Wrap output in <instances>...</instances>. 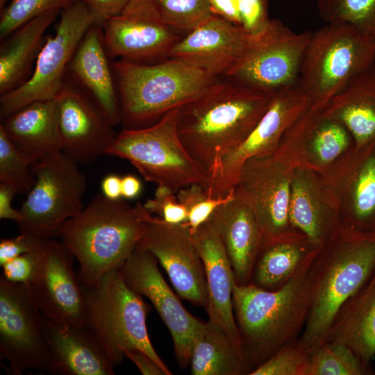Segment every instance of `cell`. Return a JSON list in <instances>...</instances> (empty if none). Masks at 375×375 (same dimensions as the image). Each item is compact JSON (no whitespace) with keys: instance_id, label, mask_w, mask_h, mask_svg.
I'll return each mask as SVG.
<instances>
[{"instance_id":"6da1fadb","label":"cell","mask_w":375,"mask_h":375,"mask_svg":"<svg viewBox=\"0 0 375 375\" xmlns=\"http://www.w3.org/2000/svg\"><path fill=\"white\" fill-rule=\"evenodd\" d=\"M315 258L275 290L235 282L234 315L251 372L278 350L299 340L311 304Z\"/></svg>"},{"instance_id":"7a4b0ae2","label":"cell","mask_w":375,"mask_h":375,"mask_svg":"<svg viewBox=\"0 0 375 375\" xmlns=\"http://www.w3.org/2000/svg\"><path fill=\"white\" fill-rule=\"evenodd\" d=\"M274 94L235 80L219 81L205 94L180 107V139L207 175L221 156L251 132L269 108Z\"/></svg>"},{"instance_id":"3957f363","label":"cell","mask_w":375,"mask_h":375,"mask_svg":"<svg viewBox=\"0 0 375 375\" xmlns=\"http://www.w3.org/2000/svg\"><path fill=\"white\" fill-rule=\"evenodd\" d=\"M152 215L138 203L94 197L61 227L59 237L78 263V276L86 287L119 269L144 235Z\"/></svg>"},{"instance_id":"277c9868","label":"cell","mask_w":375,"mask_h":375,"mask_svg":"<svg viewBox=\"0 0 375 375\" xmlns=\"http://www.w3.org/2000/svg\"><path fill=\"white\" fill-rule=\"evenodd\" d=\"M310 308L299 344L309 354L322 345L340 308L375 273V231L342 224L313 261Z\"/></svg>"},{"instance_id":"5b68a950","label":"cell","mask_w":375,"mask_h":375,"mask_svg":"<svg viewBox=\"0 0 375 375\" xmlns=\"http://www.w3.org/2000/svg\"><path fill=\"white\" fill-rule=\"evenodd\" d=\"M121 122L144 127L169 110L205 94L219 80L185 62L168 58L154 64L119 60L114 63Z\"/></svg>"},{"instance_id":"8992f818","label":"cell","mask_w":375,"mask_h":375,"mask_svg":"<svg viewBox=\"0 0 375 375\" xmlns=\"http://www.w3.org/2000/svg\"><path fill=\"white\" fill-rule=\"evenodd\" d=\"M375 66V39L347 24L312 32L297 84L310 108L323 110L354 78Z\"/></svg>"},{"instance_id":"52a82bcc","label":"cell","mask_w":375,"mask_h":375,"mask_svg":"<svg viewBox=\"0 0 375 375\" xmlns=\"http://www.w3.org/2000/svg\"><path fill=\"white\" fill-rule=\"evenodd\" d=\"M299 165H305L300 117L274 151L249 159L240 170L234 189L253 211L264 241L296 231L290 225L288 209L292 176Z\"/></svg>"},{"instance_id":"ba28073f","label":"cell","mask_w":375,"mask_h":375,"mask_svg":"<svg viewBox=\"0 0 375 375\" xmlns=\"http://www.w3.org/2000/svg\"><path fill=\"white\" fill-rule=\"evenodd\" d=\"M83 288L87 326L116 365L123 360L125 351L138 349L153 358L167 375L172 374L150 341L147 326L148 305L126 283L119 269L107 273L97 285Z\"/></svg>"},{"instance_id":"9c48e42d","label":"cell","mask_w":375,"mask_h":375,"mask_svg":"<svg viewBox=\"0 0 375 375\" xmlns=\"http://www.w3.org/2000/svg\"><path fill=\"white\" fill-rule=\"evenodd\" d=\"M180 107L152 125L124 128L106 154L129 161L147 181L174 192L192 184L204 188L208 175L184 147L178 132Z\"/></svg>"},{"instance_id":"30bf717a","label":"cell","mask_w":375,"mask_h":375,"mask_svg":"<svg viewBox=\"0 0 375 375\" xmlns=\"http://www.w3.org/2000/svg\"><path fill=\"white\" fill-rule=\"evenodd\" d=\"M78 164L60 151L31 165L35 181L19 209V233L58 237L63 224L83 210L87 179Z\"/></svg>"},{"instance_id":"8fae6325","label":"cell","mask_w":375,"mask_h":375,"mask_svg":"<svg viewBox=\"0 0 375 375\" xmlns=\"http://www.w3.org/2000/svg\"><path fill=\"white\" fill-rule=\"evenodd\" d=\"M94 25L86 0H78L61 11L53 35L47 37L31 77L20 87L1 95L3 119L37 101L56 97L64 74L82 38Z\"/></svg>"},{"instance_id":"7c38bea8","label":"cell","mask_w":375,"mask_h":375,"mask_svg":"<svg viewBox=\"0 0 375 375\" xmlns=\"http://www.w3.org/2000/svg\"><path fill=\"white\" fill-rule=\"evenodd\" d=\"M309 108L310 103L297 84L276 91L271 104L251 132L215 162L204 188L211 197H224L235 188L249 159L274 151L288 129Z\"/></svg>"},{"instance_id":"4fadbf2b","label":"cell","mask_w":375,"mask_h":375,"mask_svg":"<svg viewBox=\"0 0 375 375\" xmlns=\"http://www.w3.org/2000/svg\"><path fill=\"white\" fill-rule=\"evenodd\" d=\"M74 259L62 241L42 239L36 247L35 271L26 285L44 317L87 326L85 290L74 268Z\"/></svg>"},{"instance_id":"5bb4252c","label":"cell","mask_w":375,"mask_h":375,"mask_svg":"<svg viewBox=\"0 0 375 375\" xmlns=\"http://www.w3.org/2000/svg\"><path fill=\"white\" fill-rule=\"evenodd\" d=\"M44 317L26 285L0 278V353L8 372L46 371Z\"/></svg>"},{"instance_id":"9a60e30c","label":"cell","mask_w":375,"mask_h":375,"mask_svg":"<svg viewBox=\"0 0 375 375\" xmlns=\"http://www.w3.org/2000/svg\"><path fill=\"white\" fill-rule=\"evenodd\" d=\"M312 33H295L273 19L262 40L226 76L269 93L295 85Z\"/></svg>"},{"instance_id":"2e32d148","label":"cell","mask_w":375,"mask_h":375,"mask_svg":"<svg viewBox=\"0 0 375 375\" xmlns=\"http://www.w3.org/2000/svg\"><path fill=\"white\" fill-rule=\"evenodd\" d=\"M119 269L126 283L152 303L171 333L180 367H186L205 322L184 308L160 273L158 260L149 251L136 247Z\"/></svg>"},{"instance_id":"e0dca14e","label":"cell","mask_w":375,"mask_h":375,"mask_svg":"<svg viewBox=\"0 0 375 375\" xmlns=\"http://www.w3.org/2000/svg\"><path fill=\"white\" fill-rule=\"evenodd\" d=\"M101 27L108 56L136 63L168 58L181 39L162 19L153 0H131Z\"/></svg>"},{"instance_id":"ac0fdd59","label":"cell","mask_w":375,"mask_h":375,"mask_svg":"<svg viewBox=\"0 0 375 375\" xmlns=\"http://www.w3.org/2000/svg\"><path fill=\"white\" fill-rule=\"evenodd\" d=\"M317 173L342 223L360 231H375V142L358 149L353 147Z\"/></svg>"},{"instance_id":"d6986e66","label":"cell","mask_w":375,"mask_h":375,"mask_svg":"<svg viewBox=\"0 0 375 375\" xmlns=\"http://www.w3.org/2000/svg\"><path fill=\"white\" fill-rule=\"evenodd\" d=\"M137 247L156 258L181 297L197 306L206 308L205 268L186 222L172 224L152 217Z\"/></svg>"},{"instance_id":"ffe728a7","label":"cell","mask_w":375,"mask_h":375,"mask_svg":"<svg viewBox=\"0 0 375 375\" xmlns=\"http://www.w3.org/2000/svg\"><path fill=\"white\" fill-rule=\"evenodd\" d=\"M269 28L253 35L241 26L213 15L181 38L168 58L188 63L212 76H226Z\"/></svg>"},{"instance_id":"44dd1931","label":"cell","mask_w":375,"mask_h":375,"mask_svg":"<svg viewBox=\"0 0 375 375\" xmlns=\"http://www.w3.org/2000/svg\"><path fill=\"white\" fill-rule=\"evenodd\" d=\"M56 100L62 151L82 164L106 154L117 134L96 103L65 83Z\"/></svg>"},{"instance_id":"7402d4cb","label":"cell","mask_w":375,"mask_h":375,"mask_svg":"<svg viewBox=\"0 0 375 375\" xmlns=\"http://www.w3.org/2000/svg\"><path fill=\"white\" fill-rule=\"evenodd\" d=\"M46 371L53 375H112L116 366L88 326L61 324L44 317Z\"/></svg>"},{"instance_id":"603a6c76","label":"cell","mask_w":375,"mask_h":375,"mask_svg":"<svg viewBox=\"0 0 375 375\" xmlns=\"http://www.w3.org/2000/svg\"><path fill=\"white\" fill-rule=\"evenodd\" d=\"M206 222L222 242L235 283H250L264 241L263 233L250 206L234 189L233 197L217 207Z\"/></svg>"},{"instance_id":"cb8c5ba5","label":"cell","mask_w":375,"mask_h":375,"mask_svg":"<svg viewBox=\"0 0 375 375\" xmlns=\"http://www.w3.org/2000/svg\"><path fill=\"white\" fill-rule=\"evenodd\" d=\"M288 214L292 228L316 247L326 243L342 224L318 173L305 165H298L294 171Z\"/></svg>"},{"instance_id":"d4e9b609","label":"cell","mask_w":375,"mask_h":375,"mask_svg":"<svg viewBox=\"0 0 375 375\" xmlns=\"http://www.w3.org/2000/svg\"><path fill=\"white\" fill-rule=\"evenodd\" d=\"M192 235L205 268L208 322L224 330L242 350L233 301L235 279L226 250L207 222Z\"/></svg>"},{"instance_id":"484cf974","label":"cell","mask_w":375,"mask_h":375,"mask_svg":"<svg viewBox=\"0 0 375 375\" xmlns=\"http://www.w3.org/2000/svg\"><path fill=\"white\" fill-rule=\"evenodd\" d=\"M1 120L0 126L31 165L62 151L56 98L32 102Z\"/></svg>"},{"instance_id":"4316f807","label":"cell","mask_w":375,"mask_h":375,"mask_svg":"<svg viewBox=\"0 0 375 375\" xmlns=\"http://www.w3.org/2000/svg\"><path fill=\"white\" fill-rule=\"evenodd\" d=\"M107 56L101 27L94 24L82 38L68 68L114 126L121 122L120 108Z\"/></svg>"},{"instance_id":"83f0119b","label":"cell","mask_w":375,"mask_h":375,"mask_svg":"<svg viewBox=\"0 0 375 375\" xmlns=\"http://www.w3.org/2000/svg\"><path fill=\"white\" fill-rule=\"evenodd\" d=\"M323 246L313 245L298 231L263 241L254 265L251 283L266 290L281 288L312 260Z\"/></svg>"},{"instance_id":"f1b7e54d","label":"cell","mask_w":375,"mask_h":375,"mask_svg":"<svg viewBox=\"0 0 375 375\" xmlns=\"http://www.w3.org/2000/svg\"><path fill=\"white\" fill-rule=\"evenodd\" d=\"M58 13L38 16L4 39L0 49L1 95L20 87L31 77L47 38L46 31Z\"/></svg>"},{"instance_id":"f546056e","label":"cell","mask_w":375,"mask_h":375,"mask_svg":"<svg viewBox=\"0 0 375 375\" xmlns=\"http://www.w3.org/2000/svg\"><path fill=\"white\" fill-rule=\"evenodd\" d=\"M326 342L350 348L365 364L375 356V278L340 308L328 331Z\"/></svg>"},{"instance_id":"4dcf8cb0","label":"cell","mask_w":375,"mask_h":375,"mask_svg":"<svg viewBox=\"0 0 375 375\" xmlns=\"http://www.w3.org/2000/svg\"><path fill=\"white\" fill-rule=\"evenodd\" d=\"M322 111L347 127L355 148L375 142V66L354 78Z\"/></svg>"},{"instance_id":"1f68e13d","label":"cell","mask_w":375,"mask_h":375,"mask_svg":"<svg viewBox=\"0 0 375 375\" xmlns=\"http://www.w3.org/2000/svg\"><path fill=\"white\" fill-rule=\"evenodd\" d=\"M301 119L303 162L316 172L324 170L354 147L347 127L322 110L310 108Z\"/></svg>"},{"instance_id":"d6a6232c","label":"cell","mask_w":375,"mask_h":375,"mask_svg":"<svg viewBox=\"0 0 375 375\" xmlns=\"http://www.w3.org/2000/svg\"><path fill=\"white\" fill-rule=\"evenodd\" d=\"M193 375H243L251 369L240 347L219 326L209 322L197 338L191 353Z\"/></svg>"},{"instance_id":"836d02e7","label":"cell","mask_w":375,"mask_h":375,"mask_svg":"<svg viewBox=\"0 0 375 375\" xmlns=\"http://www.w3.org/2000/svg\"><path fill=\"white\" fill-rule=\"evenodd\" d=\"M371 365L364 363L347 346L326 342L310 353L306 375L372 374Z\"/></svg>"},{"instance_id":"e575fe53","label":"cell","mask_w":375,"mask_h":375,"mask_svg":"<svg viewBox=\"0 0 375 375\" xmlns=\"http://www.w3.org/2000/svg\"><path fill=\"white\" fill-rule=\"evenodd\" d=\"M327 24H347L375 39V0H317Z\"/></svg>"},{"instance_id":"d590c367","label":"cell","mask_w":375,"mask_h":375,"mask_svg":"<svg viewBox=\"0 0 375 375\" xmlns=\"http://www.w3.org/2000/svg\"><path fill=\"white\" fill-rule=\"evenodd\" d=\"M34 181L31 162L0 126V182L12 187L17 194H27Z\"/></svg>"},{"instance_id":"8d00e7d4","label":"cell","mask_w":375,"mask_h":375,"mask_svg":"<svg viewBox=\"0 0 375 375\" xmlns=\"http://www.w3.org/2000/svg\"><path fill=\"white\" fill-rule=\"evenodd\" d=\"M78 0H11L0 17L1 41L31 19L50 12H60Z\"/></svg>"},{"instance_id":"74e56055","label":"cell","mask_w":375,"mask_h":375,"mask_svg":"<svg viewBox=\"0 0 375 375\" xmlns=\"http://www.w3.org/2000/svg\"><path fill=\"white\" fill-rule=\"evenodd\" d=\"M162 19L172 28L192 31L214 15L208 0H153Z\"/></svg>"},{"instance_id":"f35d334b","label":"cell","mask_w":375,"mask_h":375,"mask_svg":"<svg viewBox=\"0 0 375 375\" xmlns=\"http://www.w3.org/2000/svg\"><path fill=\"white\" fill-rule=\"evenodd\" d=\"M234 194V189L224 197L210 196L204 187L198 183L180 189L176 195L188 212L187 224L194 232L204 224L215 210L228 201Z\"/></svg>"},{"instance_id":"ab89813d","label":"cell","mask_w":375,"mask_h":375,"mask_svg":"<svg viewBox=\"0 0 375 375\" xmlns=\"http://www.w3.org/2000/svg\"><path fill=\"white\" fill-rule=\"evenodd\" d=\"M309 356L297 340L278 350L249 375H306Z\"/></svg>"},{"instance_id":"60d3db41","label":"cell","mask_w":375,"mask_h":375,"mask_svg":"<svg viewBox=\"0 0 375 375\" xmlns=\"http://www.w3.org/2000/svg\"><path fill=\"white\" fill-rule=\"evenodd\" d=\"M150 212L159 215L168 224H179L187 222L188 212L179 201L176 193L164 186H157L154 197L143 204Z\"/></svg>"},{"instance_id":"b9f144b4","label":"cell","mask_w":375,"mask_h":375,"mask_svg":"<svg viewBox=\"0 0 375 375\" xmlns=\"http://www.w3.org/2000/svg\"><path fill=\"white\" fill-rule=\"evenodd\" d=\"M241 26L249 34L261 35L270 26L267 0H238Z\"/></svg>"},{"instance_id":"7bdbcfd3","label":"cell","mask_w":375,"mask_h":375,"mask_svg":"<svg viewBox=\"0 0 375 375\" xmlns=\"http://www.w3.org/2000/svg\"><path fill=\"white\" fill-rule=\"evenodd\" d=\"M36 247L34 250L23 253L3 265L1 276L10 282L28 284L35 271Z\"/></svg>"},{"instance_id":"ee69618b","label":"cell","mask_w":375,"mask_h":375,"mask_svg":"<svg viewBox=\"0 0 375 375\" xmlns=\"http://www.w3.org/2000/svg\"><path fill=\"white\" fill-rule=\"evenodd\" d=\"M41 240L21 233L15 238L2 239L0 242V266L23 253L34 250Z\"/></svg>"},{"instance_id":"f6af8a7d","label":"cell","mask_w":375,"mask_h":375,"mask_svg":"<svg viewBox=\"0 0 375 375\" xmlns=\"http://www.w3.org/2000/svg\"><path fill=\"white\" fill-rule=\"evenodd\" d=\"M131 0H86L94 24L101 26L109 17L119 13Z\"/></svg>"},{"instance_id":"bcb514c9","label":"cell","mask_w":375,"mask_h":375,"mask_svg":"<svg viewBox=\"0 0 375 375\" xmlns=\"http://www.w3.org/2000/svg\"><path fill=\"white\" fill-rule=\"evenodd\" d=\"M143 375H167L164 369L149 356L138 349L128 350L124 353Z\"/></svg>"},{"instance_id":"7dc6e473","label":"cell","mask_w":375,"mask_h":375,"mask_svg":"<svg viewBox=\"0 0 375 375\" xmlns=\"http://www.w3.org/2000/svg\"><path fill=\"white\" fill-rule=\"evenodd\" d=\"M208 2L214 15L241 26L238 0H208Z\"/></svg>"},{"instance_id":"c3c4849f","label":"cell","mask_w":375,"mask_h":375,"mask_svg":"<svg viewBox=\"0 0 375 375\" xmlns=\"http://www.w3.org/2000/svg\"><path fill=\"white\" fill-rule=\"evenodd\" d=\"M17 194L15 190L10 185L0 182V219H10L19 223L22 219L19 210H15L12 206V200Z\"/></svg>"},{"instance_id":"681fc988","label":"cell","mask_w":375,"mask_h":375,"mask_svg":"<svg viewBox=\"0 0 375 375\" xmlns=\"http://www.w3.org/2000/svg\"><path fill=\"white\" fill-rule=\"evenodd\" d=\"M101 193L111 200L122 199V177L116 174L106 176L101 183Z\"/></svg>"},{"instance_id":"f907efd6","label":"cell","mask_w":375,"mask_h":375,"mask_svg":"<svg viewBox=\"0 0 375 375\" xmlns=\"http://www.w3.org/2000/svg\"><path fill=\"white\" fill-rule=\"evenodd\" d=\"M142 184L141 181L132 174L122 177V198L133 199L141 193Z\"/></svg>"},{"instance_id":"816d5d0a","label":"cell","mask_w":375,"mask_h":375,"mask_svg":"<svg viewBox=\"0 0 375 375\" xmlns=\"http://www.w3.org/2000/svg\"><path fill=\"white\" fill-rule=\"evenodd\" d=\"M9 0H0V8L1 10H2L4 8L5 4Z\"/></svg>"},{"instance_id":"f5cc1de1","label":"cell","mask_w":375,"mask_h":375,"mask_svg":"<svg viewBox=\"0 0 375 375\" xmlns=\"http://www.w3.org/2000/svg\"><path fill=\"white\" fill-rule=\"evenodd\" d=\"M373 277H374V278H375V273H374V274Z\"/></svg>"}]
</instances>
